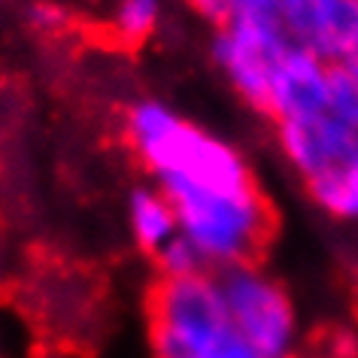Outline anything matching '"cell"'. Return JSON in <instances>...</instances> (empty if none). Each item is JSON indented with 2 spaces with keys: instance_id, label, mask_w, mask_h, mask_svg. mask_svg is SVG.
Listing matches in <instances>:
<instances>
[{
  "instance_id": "8",
  "label": "cell",
  "mask_w": 358,
  "mask_h": 358,
  "mask_svg": "<svg viewBox=\"0 0 358 358\" xmlns=\"http://www.w3.org/2000/svg\"><path fill=\"white\" fill-rule=\"evenodd\" d=\"M303 189L313 207L322 210L328 219L358 225V146L337 170L313 179Z\"/></svg>"
},
{
  "instance_id": "11",
  "label": "cell",
  "mask_w": 358,
  "mask_h": 358,
  "mask_svg": "<svg viewBox=\"0 0 358 358\" xmlns=\"http://www.w3.org/2000/svg\"><path fill=\"white\" fill-rule=\"evenodd\" d=\"M189 6L203 22H210L219 28V24L231 15V10H234V0H189Z\"/></svg>"
},
{
  "instance_id": "12",
  "label": "cell",
  "mask_w": 358,
  "mask_h": 358,
  "mask_svg": "<svg viewBox=\"0 0 358 358\" xmlns=\"http://www.w3.org/2000/svg\"><path fill=\"white\" fill-rule=\"evenodd\" d=\"M343 70H346V73H349V76H352V79H355V83H358V58L352 61V64H346Z\"/></svg>"
},
{
  "instance_id": "7",
  "label": "cell",
  "mask_w": 358,
  "mask_h": 358,
  "mask_svg": "<svg viewBox=\"0 0 358 358\" xmlns=\"http://www.w3.org/2000/svg\"><path fill=\"white\" fill-rule=\"evenodd\" d=\"M124 231H128L131 243L149 258H155L161 249L179 237L176 213L158 185L143 182L128 192V198H124Z\"/></svg>"
},
{
  "instance_id": "4",
  "label": "cell",
  "mask_w": 358,
  "mask_h": 358,
  "mask_svg": "<svg viewBox=\"0 0 358 358\" xmlns=\"http://www.w3.org/2000/svg\"><path fill=\"white\" fill-rule=\"evenodd\" d=\"M289 49L292 40L280 22L228 15L213 34L210 58L216 73L225 79V85L258 113L264 103L267 85Z\"/></svg>"
},
{
  "instance_id": "2",
  "label": "cell",
  "mask_w": 358,
  "mask_h": 358,
  "mask_svg": "<svg viewBox=\"0 0 358 358\" xmlns=\"http://www.w3.org/2000/svg\"><path fill=\"white\" fill-rule=\"evenodd\" d=\"M152 358H262L237 331L216 273L161 280L149 292Z\"/></svg>"
},
{
  "instance_id": "9",
  "label": "cell",
  "mask_w": 358,
  "mask_h": 358,
  "mask_svg": "<svg viewBox=\"0 0 358 358\" xmlns=\"http://www.w3.org/2000/svg\"><path fill=\"white\" fill-rule=\"evenodd\" d=\"M106 24L124 46H143L164 24V0H113Z\"/></svg>"
},
{
  "instance_id": "1",
  "label": "cell",
  "mask_w": 358,
  "mask_h": 358,
  "mask_svg": "<svg viewBox=\"0 0 358 358\" xmlns=\"http://www.w3.org/2000/svg\"><path fill=\"white\" fill-rule=\"evenodd\" d=\"M124 146L170 201L179 237L207 271L255 262L271 234V207L246 152L176 103L143 94L124 106Z\"/></svg>"
},
{
  "instance_id": "5",
  "label": "cell",
  "mask_w": 358,
  "mask_h": 358,
  "mask_svg": "<svg viewBox=\"0 0 358 358\" xmlns=\"http://www.w3.org/2000/svg\"><path fill=\"white\" fill-rule=\"evenodd\" d=\"M280 22L294 46L310 49L331 67L358 58V0H285Z\"/></svg>"
},
{
  "instance_id": "10",
  "label": "cell",
  "mask_w": 358,
  "mask_h": 358,
  "mask_svg": "<svg viewBox=\"0 0 358 358\" xmlns=\"http://www.w3.org/2000/svg\"><path fill=\"white\" fill-rule=\"evenodd\" d=\"M155 267H158L161 280H182V276L213 273V271H207V264H203V258L198 255V249L182 237H176L170 246L161 249L155 255Z\"/></svg>"
},
{
  "instance_id": "3",
  "label": "cell",
  "mask_w": 358,
  "mask_h": 358,
  "mask_svg": "<svg viewBox=\"0 0 358 358\" xmlns=\"http://www.w3.org/2000/svg\"><path fill=\"white\" fill-rule=\"evenodd\" d=\"M219 289L237 331L262 358H294L301 349L298 303L271 271L243 262L219 271Z\"/></svg>"
},
{
  "instance_id": "6",
  "label": "cell",
  "mask_w": 358,
  "mask_h": 358,
  "mask_svg": "<svg viewBox=\"0 0 358 358\" xmlns=\"http://www.w3.org/2000/svg\"><path fill=\"white\" fill-rule=\"evenodd\" d=\"M331 76H334V67L313 55L310 49L292 43V49L282 55L271 85H267L264 103L258 113L267 115L273 124L301 122L325 113L331 97Z\"/></svg>"
}]
</instances>
